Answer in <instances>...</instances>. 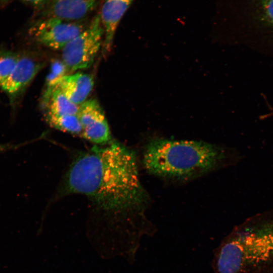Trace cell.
<instances>
[{
  "mask_svg": "<svg viewBox=\"0 0 273 273\" xmlns=\"http://www.w3.org/2000/svg\"><path fill=\"white\" fill-rule=\"evenodd\" d=\"M71 195L88 201L91 219L115 228L131 223L147 201L138 175L134 152L112 141L78 153L69 164L54 200Z\"/></svg>",
  "mask_w": 273,
  "mask_h": 273,
  "instance_id": "1",
  "label": "cell"
},
{
  "mask_svg": "<svg viewBox=\"0 0 273 273\" xmlns=\"http://www.w3.org/2000/svg\"><path fill=\"white\" fill-rule=\"evenodd\" d=\"M266 273H273V269L269 270L268 271L266 272Z\"/></svg>",
  "mask_w": 273,
  "mask_h": 273,
  "instance_id": "17",
  "label": "cell"
},
{
  "mask_svg": "<svg viewBox=\"0 0 273 273\" xmlns=\"http://www.w3.org/2000/svg\"><path fill=\"white\" fill-rule=\"evenodd\" d=\"M8 1H10V0H0V2H5Z\"/></svg>",
  "mask_w": 273,
  "mask_h": 273,
  "instance_id": "18",
  "label": "cell"
},
{
  "mask_svg": "<svg viewBox=\"0 0 273 273\" xmlns=\"http://www.w3.org/2000/svg\"><path fill=\"white\" fill-rule=\"evenodd\" d=\"M69 71L68 68L61 60L56 59L51 64L50 71L46 78V88L55 86L58 80L67 75Z\"/></svg>",
  "mask_w": 273,
  "mask_h": 273,
  "instance_id": "14",
  "label": "cell"
},
{
  "mask_svg": "<svg viewBox=\"0 0 273 273\" xmlns=\"http://www.w3.org/2000/svg\"><path fill=\"white\" fill-rule=\"evenodd\" d=\"M41 105L44 113L55 115H76L79 106L72 103L57 86L46 88Z\"/></svg>",
  "mask_w": 273,
  "mask_h": 273,
  "instance_id": "11",
  "label": "cell"
},
{
  "mask_svg": "<svg viewBox=\"0 0 273 273\" xmlns=\"http://www.w3.org/2000/svg\"><path fill=\"white\" fill-rule=\"evenodd\" d=\"M22 2L34 7L42 6L44 5L49 0H21Z\"/></svg>",
  "mask_w": 273,
  "mask_h": 273,
  "instance_id": "16",
  "label": "cell"
},
{
  "mask_svg": "<svg viewBox=\"0 0 273 273\" xmlns=\"http://www.w3.org/2000/svg\"><path fill=\"white\" fill-rule=\"evenodd\" d=\"M100 0H49V14L68 21H82L97 6Z\"/></svg>",
  "mask_w": 273,
  "mask_h": 273,
  "instance_id": "9",
  "label": "cell"
},
{
  "mask_svg": "<svg viewBox=\"0 0 273 273\" xmlns=\"http://www.w3.org/2000/svg\"><path fill=\"white\" fill-rule=\"evenodd\" d=\"M133 1L103 0L99 15L104 31L105 55L110 52L118 24Z\"/></svg>",
  "mask_w": 273,
  "mask_h": 273,
  "instance_id": "8",
  "label": "cell"
},
{
  "mask_svg": "<svg viewBox=\"0 0 273 273\" xmlns=\"http://www.w3.org/2000/svg\"><path fill=\"white\" fill-rule=\"evenodd\" d=\"M214 273H266L273 269V220L235 229L215 249Z\"/></svg>",
  "mask_w": 273,
  "mask_h": 273,
  "instance_id": "3",
  "label": "cell"
},
{
  "mask_svg": "<svg viewBox=\"0 0 273 273\" xmlns=\"http://www.w3.org/2000/svg\"><path fill=\"white\" fill-rule=\"evenodd\" d=\"M19 56L11 52H0V86L11 73Z\"/></svg>",
  "mask_w": 273,
  "mask_h": 273,
  "instance_id": "13",
  "label": "cell"
},
{
  "mask_svg": "<svg viewBox=\"0 0 273 273\" xmlns=\"http://www.w3.org/2000/svg\"><path fill=\"white\" fill-rule=\"evenodd\" d=\"M262 6L266 18L273 26V0H262Z\"/></svg>",
  "mask_w": 273,
  "mask_h": 273,
  "instance_id": "15",
  "label": "cell"
},
{
  "mask_svg": "<svg viewBox=\"0 0 273 273\" xmlns=\"http://www.w3.org/2000/svg\"><path fill=\"white\" fill-rule=\"evenodd\" d=\"M88 24L47 16L34 23L29 34L38 43L53 50L62 49L83 31Z\"/></svg>",
  "mask_w": 273,
  "mask_h": 273,
  "instance_id": "5",
  "label": "cell"
},
{
  "mask_svg": "<svg viewBox=\"0 0 273 273\" xmlns=\"http://www.w3.org/2000/svg\"><path fill=\"white\" fill-rule=\"evenodd\" d=\"M43 66V63L32 55H19L11 73L0 86L12 105L17 103Z\"/></svg>",
  "mask_w": 273,
  "mask_h": 273,
  "instance_id": "7",
  "label": "cell"
},
{
  "mask_svg": "<svg viewBox=\"0 0 273 273\" xmlns=\"http://www.w3.org/2000/svg\"><path fill=\"white\" fill-rule=\"evenodd\" d=\"M44 117L52 127L81 138L82 127L76 115H55L44 113Z\"/></svg>",
  "mask_w": 273,
  "mask_h": 273,
  "instance_id": "12",
  "label": "cell"
},
{
  "mask_svg": "<svg viewBox=\"0 0 273 273\" xmlns=\"http://www.w3.org/2000/svg\"><path fill=\"white\" fill-rule=\"evenodd\" d=\"M224 157L220 148L208 143L155 138L144 149L143 164L152 174L186 180L218 167Z\"/></svg>",
  "mask_w": 273,
  "mask_h": 273,
  "instance_id": "2",
  "label": "cell"
},
{
  "mask_svg": "<svg viewBox=\"0 0 273 273\" xmlns=\"http://www.w3.org/2000/svg\"><path fill=\"white\" fill-rule=\"evenodd\" d=\"M104 31L99 14L62 50V60L69 71L84 69L94 62L103 44Z\"/></svg>",
  "mask_w": 273,
  "mask_h": 273,
  "instance_id": "4",
  "label": "cell"
},
{
  "mask_svg": "<svg viewBox=\"0 0 273 273\" xmlns=\"http://www.w3.org/2000/svg\"><path fill=\"white\" fill-rule=\"evenodd\" d=\"M94 84V78L91 75L78 72L64 76L55 86L72 103L79 106L86 100Z\"/></svg>",
  "mask_w": 273,
  "mask_h": 273,
  "instance_id": "10",
  "label": "cell"
},
{
  "mask_svg": "<svg viewBox=\"0 0 273 273\" xmlns=\"http://www.w3.org/2000/svg\"><path fill=\"white\" fill-rule=\"evenodd\" d=\"M76 115L82 127L81 138L102 146L113 141L105 115L97 100H86L79 105Z\"/></svg>",
  "mask_w": 273,
  "mask_h": 273,
  "instance_id": "6",
  "label": "cell"
}]
</instances>
